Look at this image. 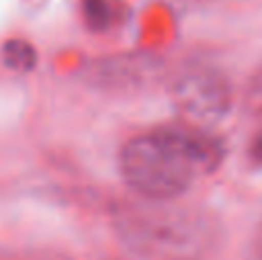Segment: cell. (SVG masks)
<instances>
[{"instance_id":"cell-1","label":"cell","mask_w":262,"mask_h":260,"mask_svg":"<svg viewBox=\"0 0 262 260\" xmlns=\"http://www.w3.org/2000/svg\"><path fill=\"white\" fill-rule=\"evenodd\" d=\"M120 170L147 203L175 201L198 178L177 127H159L129 138L120 150Z\"/></svg>"},{"instance_id":"cell-2","label":"cell","mask_w":262,"mask_h":260,"mask_svg":"<svg viewBox=\"0 0 262 260\" xmlns=\"http://www.w3.org/2000/svg\"><path fill=\"white\" fill-rule=\"evenodd\" d=\"M118 224L124 242L149 256H191L212 240L205 219L182 210H127L120 214Z\"/></svg>"},{"instance_id":"cell-3","label":"cell","mask_w":262,"mask_h":260,"mask_svg":"<svg viewBox=\"0 0 262 260\" xmlns=\"http://www.w3.org/2000/svg\"><path fill=\"white\" fill-rule=\"evenodd\" d=\"M172 104L195 122H219L230 113L232 85L212 64H189L170 83Z\"/></svg>"},{"instance_id":"cell-4","label":"cell","mask_w":262,"mask_h":260,"mask_svg":"<svg viewBox=\"0 0 262 260\" xmlns=\"http://www.w3.org/2000/svg\"><path fill=\"white\" fill-rule=\"evenodd\" d=\"M166 62L161 55L147 51L113 53L104 58H92L81 64L78 78L97 90H140L161 81Z\"/></svg>"},{"instance_id":"cell-5","label":"cell","mask_w":262,"mask_h":260,"mask_svg":"<svg viewBox=\"0 0 262 260\" xmlns=\"http://www.w3.org/2000/svg\"><path fill=\"white\" fill-rule=\"evenodd\" d=\"M81 16L88 30L111 32L127 21V5L122 0H81Z\"/></svg>"},{"instance_id":"cell-6","label":"cell","mask_w":262,"mask_h":260,"mask_svg":"<svg viewBox=\"0 0 262 260\" xmlns=\"http://www.w3.org/2000/svg\"><path fill=\"white\" fill-rule=\"evenodd\" d=\"M3 64L14 74H30L37 67V49L28 39H14L5 41L0 49Z\"/></svg>"},{"instance_id":"cell-7","label":"cell","mask_w":262,"mask_h":260,"mask_svg":"<svg viewBox=\"0 0 262 260\" xmlns=\"http://www.w3.org/2000/svg\"><path fill=\"white\" fill-rule=\"evenodd\" d=\"M249 104L255 113L262 115V69L253 76L251 81V88H249Z\"/></svg>"},{"instance_id":"cell-8","label":"cell","mask_w":262,"mask_h":260,"mask_svg":"<svg viewBox=\"0 0 262 260\" xmlns=\"http://www.w3.org/2000/svg\"><path fill=\"white\" fill-rule=\"evenodd\" d=\"M249 155H251V161L253 164L262 166V132L258 134V136L251 141V147H249Z\"/></svg>"},{"instance_id":"cell-9","label":"cell","mask_w":262,"mask_h":260,"mask_svg":"<svg viewBox=\"0 0 262 260\" xmlns=\"http://www.w3.org/2000/svg\"><path fill=\"white\" fill-rule=\"evenodd\" d=\"M255 258H258V260H262V226H260L258 240H255Z\"/></svg>"},{"instance_id":"cell-10","label":"cell","mask_w":262,"mask_h":260,"mask_svg":"<svg viewBox=\"0 0 262 260\" xmlns=\"http://www.w3.org/2000/svg\"><path fill=\"white\" fill-rule=\"evenodd\" d=\"M175 3H184V5H193V3H203V0H175Z\"/></svg>"}]
</instances>
